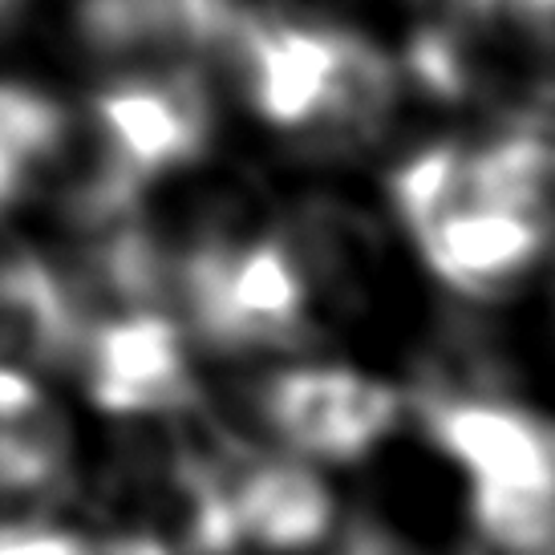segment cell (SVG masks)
<instances>
[{"label":"cell","mask_w":555,"mask_h":555,"mask_svg":"<svg viewBox=\"0 0 555 555\" xmlns=\"http://www.w3.org/2000/svg\"><path fill=\"white\" fill-rule=\"evenodd\" d=\"M69 114L74 109L49 93L21 81H0V219L37 199Z\"/></svg>","instance_id":"obj_6"},{"label":"cell","mask_w":555,"mask_h":555,"mask_svg":"<svg viewBox=\"0 0 555 555\" xmlns=\"http://www.w3.org/2000/svg\"><path fill=\"white\" fill-rule=\"evenodd\" d=\"M398 389L349 365H288L256 386V417L305 463H353L398 422Z\"/></svg>","instance_id":"obj_1"},{"label":"cell","mask_w":555,"mask_h":555,"mask_svg":"<svg viewBox=\"0 0 555 555\" xmlns=\"http://www.w3.org/2000/svg\"><path fill=\"white\" fill-rule=\"evenodd\" d=\"M74 370L90 398L118 417H167L203 401L183 324L167 312H130L93 324Z\"/></svg>","instance_id":"obj_2"},{"label":"cell","mask_w":555,"mask_h":555,"mask_svg":"<svg viewBox=\"0 0 555 555\" xmlns=\"http://www.w3.org/2000/svg\"><path fill=\"white\" fill-rule=\"evenodd\" d=\"M547 228L552 223L515 216L503 207H475L442 219L438 228L417 235L414 244L450 293L466 300H503L540 263Z\"/></svg>","instance_id":"obj_4"},{"label":"cell","mask_w":555,"mask_h":555,"mask_svg":"<svg viewBox=\"0 0 555 555\" xmlns=\"http://www.w3.org/2000/svg\"><path fill=\"white\" fill-rule=\"evenodd\" d=\"M25 4H29V0H0V37H4V33L13 29L16 21H21Z\"/></svg>","instance_id":"obj_7"},{"label":"cell","mask_w":555,"mask_h":555,"mask_svg":"<svg viewBox=\"0 0 555 555\" xmlns=\"http://www.w3.org/2000/svg\"><path fill=\"white\" fill-rule=\"evenodd\" d=\"M228 503L240 543H256L263 552H309L333 531V494L296 454L256 447L228 478Z\"/></svg>","instance_id":"obj_5"},{"label":"cell","mask_w":555,"mask_h":555,"mask_svg":"<svg viewBox=\"0 0 555 555\" xmlns=\"http://www.w3.org/2000/svg\"><path fill=\"white\" fill-rule=\"evenodd\" d=\"M430 438L463 463L475 487H555V438L547 417L511 398L414 393Z\"/></svg>","instance_id":"obj_3"}]
</instances>
